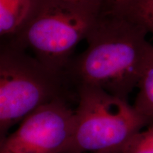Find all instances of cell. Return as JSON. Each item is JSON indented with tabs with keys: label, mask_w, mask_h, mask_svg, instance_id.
<instances>
[{
	"label": "cell",
	"mask_w": 153,
	"mask_h": 153,
	"mask_svg": "<svg viewBox=\"0 0 153 153\" xmlns=\"http://www.w3.org/2000/svg\"><path fill=\"white\" fill-rule=\"evenodd\" d=\"M35 0H0V37L14 36L26 21Z\"/></svg>",
	"instance_id": "8992f818"
},
{
	"label": "cell",
	"mask_w": 153,
	"mask_h": 153,
	"mask_svg": "<svg viewBox=\"0 0 153 153\" xmlns=\"http://www.w3.org/2000/svg\"><path fill=\"white\" fill-rule=\"evenodd\" d=\"M136 89L133 104L135 109L150 122H153V53L147 62Z\"/></svg>",
	"instance_id": "52a82bcc"
},
{
	"label": "cell",
	"mask_w": 153,
	"mask_h": 153,
	"mask_svg": "<svg viewBox=\"0 0 153 153\" xmlns=\"http://www.w3.org/2000/svg\"><path fill=\"white\" fill-rule=\"evenodd\" d=\"M75 3L101 11L113 4L112 0H72Z\"/></svg>",
	"instance_id": "30bf717a"
},
{
	"label": "cell",
	"mask_w": 153,
	"mask_h": 153,
	"mask_svg": "<svg viewBox=\"0 0 153 153\" xmlns=\"http://www.w3.org/2000/svg\"><path fill=\"white\" fill-rule=\"evenodd\" d=\"M73 129L66 153H122L150 122L127 99L92 87L76 88Z\"/></svg>",
	"instance_id": "277c9868"
},
{
	"label": "cell",
	"mask_w": 153,
	"mask_h": 153,
	"mask_svg": "<svg viewBox=\"0 0 153 153\" xmlns=\"http://www.w3.org/2000/svg\"><path fill=\"white\" fill-rule=\"evenodd\" d=\"M74 109L58 98L34 111L11 132L0 153H66L73 129Z\"/></svg>",
	"instance_id": "5b68a950"
},
{
	"label": "cell",
	"mask_w": 153,
	"mask_h": 153,
	"mask_svg": "<svg viewBox=\"0 0 153 153\" xmlns=\"http://www.w3.org/2000/svg\"><path fill=\"white\" fill-rule=\"evenodd\" d=\"M112 1H113V4L120 5L125 2L126 0H112Z\"/></svg>",
	"instance_id": "8fae6325"
},
{
	"label": "cell",
	"mask_w": 153,
	"mask_h": 153,
	"mask_svg": "<svg viewBox=\"0 0 153 153\" xmlns=\"http://www.w3.org/2000/svg\"><path fill=\"white\" fill-rule=\"evenodd\" d=\"M101 11L72 0H35L24 24L11 37L49 71L62 76Z\"/></svg>",
	"instance_id": "7a4b0ae2"
},
{
	"label": "cell",
	"mask_w": 153,
	"mask_h": 153,
	"mask_svg": "<svg viewBox=\"0 0 153 153\" xmlns=\"http://www.w3.org/2000/svg\"><path fill=\"white\" fill-rule=\"evenodd\" d=\"M67 85L11 36L0 37V147L11 129L34 111L67 98Z\"/></svg>",
	"instance_id": "3957f363"
},
{
	"label": "cell",
	"mask_w": 153,
	"mask_h": 153,
	"mask_svg": "<svg viewBox=\"0 0 153 153\" xmlns=\"http://www.w3.org/2000/svg\"><path fill=\"white\" fill-rule=\"evenodd\" d=\"M148 35L112 4L101 11L85 40L87 47L72 57L63 77L76 89L96 87L128 100L153 53Z\"/></svg>",
	"instance_id": "6da1fadb"
},
{
	"label": "cell",
	"mask_w": 153,
	"mask_h": 153,
	"mask_svg": "<svg viewBox=\"0 0 153 153\" xmlns=\"http://www.w3.org/2000/svg\"><path fill=\"white\" fill-rule=\"evenodd\" d=\"M116 6L140 25L148 34L153 35V0H126Z\"/></svg>",
	"instance_id": "ba28073f"
},
{
	"label": "cell",
	"mask_w": 153,
	"mask_h": 153,
	"mask_svg": "<svg viewBox=\"0 0 153 153\" xmlns=\"http://www.w3.org/2000/svg\"><path fill=\"white\" fill-rule=\"evenodd\" d=\"M122 153H153V122L137 133Z\"/></svg>",
	"instance_id": "9c48e42d"
}]
</instances>
